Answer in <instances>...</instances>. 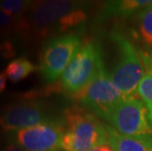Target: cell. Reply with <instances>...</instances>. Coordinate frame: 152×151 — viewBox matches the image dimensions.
Segmentation results:
<instances>
[{"mask_svg": "<svg viewBox=\"0 0 152 151\" xmlns=\"http://www.w3.org/2000/svg\"><path fill=\"white\" fill-rule=\"evenodd\" d=\"M0 151H27V150L22 148L21 146L17 145V144L12 142V141H10V142L6 143L5 145L2 147Z\"/></svg>", "mask_w": 152, "mask_h": 151, "instance_id": "18", "label": "cell"}, {"mask_svg": "<svg viewBox=\"0 0 152 151\" xmlns=\"http://www.w3.org/2000/svg\"><path fill=\"white\" fill-rule=\"evenodd\" d=\"M138 23L142 39L152 45V4L138 13Z\"/></svg>", "mask_w": 152, "mask_h": 151, "instance_id": "15", "label": "cell"}, {"mask_svg": "<svg viewBox=\"0 0 152 151\" xmlns=\"http://www.w3.org/2000/svg\"><path fill=\"white\" fill-rule=\"evenodd\" d=\"M152 4V0H122V1H111L106 4L104 10L105 15L131 16L137 12Z\"/></svg>", "mask_w": 152, "mask_h": 151, "instance_id": "13", "label": "cell"}, {"mask_svg": "<svg viewBox=\"0 0 152 151\" xmlns=\"http://www.w3.org/2000/svg\"><path fill=\"white\" fill-rule=\"evenodd\" d=\"M108 143L116 151H152V134L132 136H126L106 125Z\"/></svg>", "mask_w": 152, "mask_h": 151, "instance_id": "10", "label": "cell"}, {"mask_svg": "<svg viewBox=\"0 0 152 151\" xmlns=\"http://www.w3.org/2000/svg\"><path fill=\"white\" fill-rule=\"evenodd\" d=\"M137 93L146 107L148 120L152 126V74L146 72L140 82Z\"/></svg>", "mask_w": 152, "mask_h": 151, "instance_id": "14", "label": "cell"}, {"mask_svg": "<svg viewBox=\"0 0 152 151\" xmlns=\"http://www.w3.org/2000/svg\"><path fill=\"white\" fill-rule=\"evenodd\" d=\"M82 47V38L76 34H66L51 38L44 44L39 56L38 71L47 83L52 85Z\"/></svg>", "mask_w": 152, "mask_h": 151, "instance_id": "5", "label": "cell"}, {"mask_svg": "<svg viewBox=\"0 0 152 151\" xmlns=\"http://www.w3.org/2000/svg\"><path fill=\"white\" fill-rule=\"evenodd\" d=\"M30 26L27 16L14 17L0 10V35L15 34L19 36H28Z\"/></svg>", "mask_w": 152, "mask_h": 151, "instance_id": "11", "label": "cell"}, {"mask_svg": "<svg viewBox=\"0 0 152 151\" xmlns=\"http://www.w3.org/2000/svg\"><path fill=\"white\" fill-rule=\"evenodd\" d=\"M138 96L125 98L104 120L116 131L126 136H140L152 134V126L148 120L146 107Z\"/></svg>", "mask_w": 152, "mask_h": 151, "instance_id": "7", "label": "cell"}, {"mask_svg": "<svg viewBox=\"0 0 152 151\" xmlns=\"http://www.w3.org/2000/svg\"><path fill=\"white\" fill-rule=\"evenodd\" d=\"M64 133L63 122L50 119L34 127L14 131L9 139L27 151H59Z\"/></svg>", "mask_w": 152, "mask_h": 151, "instance_id": "8", "label": "cell"}, {"mask_svg": "<svg viewBox=\"0 0 152 151\" xmlns=\"http://www.w3.org/2000/svg\"><path fill=\"white\" fill-rule=\"evenodd\" d=\"M87 18L82 2L47 0L33 2L27 17L28 36L42 38L51 33H63L82 24Z\"/></svg>", "mask_w": 152, "mask_h": 151, "instance_id": "1", "label": "cell"}, {"mask_svg": "<svg viewBox=\"0 0 152 151\" xmlns=\"http://www.w3.org/2000/svg\"><path fill=\"white\" fill-rule=\"evenodd\" d=\"M16 55V48L10 39H2L0 41V71L4 67L5 63Z\"/></svg>", "mask_w": 152, "mask_h": 151, "instance_id": "17", "label": "cell"}, {"mask_svg": "<svg viewBox=\"0 0 152 151\" xmlns=\"http://www.w3.org/2000/svg\"><path fill=\"white\" fill-rule=\"evenodd\" d=\"M111 38L118 46L119 55L118 62L111 74L112 82L126 97L137 96L138 85L145 75L140 53L125 35L113 33Z\"/></svg>", "mask_w": 152, "mask_h": 151, "instance_id": "3", "label": "cell"}, {"mask_svg": "<svg viewBox=\"0 0 152 151\" xmlns=\"http://www.w3.org/2000/svg\"><path fill=\"white\" fill-rule=\"evenodd\" d=\"M37 70H38V67L35 66L31 60L26 57H18L7 64L3 73L11 82L17 83Z\"/></svg>", "mask_w": 152, "mask_h": 151, "instance_id": "12", "label": "cell"}, {"mask_svg": "<svg viewBox=\"0 0 152 151\" xmlns=\"http://www.w3.org/2000/svg\"><path fill=\"white\" fill-rule=\"evenodd\" d=\"M65 133L61 149L65 151H90L93 147L108 142L106 127L94 114L77 106L66 110Z\"/></svg>", "mask_w": 152, "mask_h": 151, "instance_id": "2", "label": "cell"}, {"mask_svg": "<svg viewBox=\"0 0 152 151\" xmlns=\"http://www.w3.org/2000/svg\"><path fill=\"white\" fill-rule=\"evenodd\" d=\"M31 3L26 0H0V10L14 17H22L30 10Z\"/></svg>", "mask_w": 152, "mask_h": 151, "instance_id": "16", "label": "cell"}, {"mask_svg": "<svg viewBox=\"0 0 152 151\" xmlns=\"http://www.w3.org/2000/svg\"><path fill=\"white\" fill-rule=\"evenodd\" d=\"M90 151H116V149L113 148L108 142H106V143L99 144V145L93 147Z\"/></svg>", "mask_w": 152, "mask_h": 151, "instance_id": "19", "label": "cell"}, {"mask_svg": "<svg viewBox=\"0 0 152 151\" xmlns=\"http://www.w3.org/2000/svg\"><path fill=\"white\" fill-rule=\"evenodd\" d=\"M6 82H7V78L4 75V73H0V93H2L6 88Z\"/></svg>", "mask_w": 152, "mask_h": 151, "instance_id": "20", "label": "cell"}, {"mask_svg": "<svg viewBox=\"0 0 152 151\" xmlns=\"http://www.w3.org/2000/svg\"><path fill=\"white\" fill-rule=\"evenodd\" d=\"M50 120L42 103L37 101H24L12 104L0 114V133L34 127Z\"/></svg>", "mask_w": 152, "mask_h": 151, "instance_id": "9", "label": "cell"}, {"mask_svg": "<svg viewBox=\"0 0 152 151\" xmlns=\"http://www.w3.org/2000/svg\"><path fill=\"white\" fill-rule=\"evenodd\" d=\"M72 97L103 120L120 102L127 98L116 88L105 68L100 70L91 82Z\"/></svg>", "mask_w": 152, "mask_h": 151, "instance_id": "6", "label": "cell"}, {"mask_svg": "<svg viewBox=\"0 0 152 151\" xmlns=\"http://www.w3.org/2000/svg\"><path fill=\"white\" fill-rule=\"evenodd\" d=\"M104 68L101 47L98 42L90 41L80 47L61 76L60 85L69 94L83 89Z\"/></svg>", "mask_w": 152, "mask_h": 151, "instance_id": "4", "label": "cell"}]
</instances>
